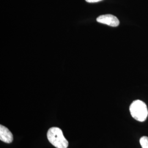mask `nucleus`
<instances>
[{"mask_svg": "<svg viewBox=\"0 0 148 148\" xmlns=\"http://www.w3.org/2000/svg\"><path fill=\"white\" fill-rule=\"evenodd\" d=\"M97 21L110 27H116L120 24L118 18L111 14H104L99 16L97 18Z\"/></svg>", "mask_w": 148, "mask_h": 148, "instance_id": "7ed1b4c3", "label": "nucleus"}, {"mask_svg": "<svg viewBox=\"0 0 148 148\" xmlns=\"http://www.w3.org/2000/svg\"><path fill=\"white\" fill-rule=\"evenodd\" d=\"M130 111L134 119L138 121H145L148 116V110L146 104L143 101H133L130 106Z\"/></svg>", "mask_w": 148, "mask_h": 148, "instance_id": "f03ea898", "label": "nucleus"}, {"mask_svg": "<svg viewBox=\"0 0 148 148\" xmlns=\"http://www.w3.org/2000/svg\"><path fill=\"white\" fill-rule=\"evenodd\" d=\"M0 140L6 143H12L13 140V136L11 131L1 125L0 126Z\"/></svg>", "mask_w": 148, "mask_h": 148, "instance_id": "20e7f679", "label": "nucleus"}, {"mask_svg": "<svg viewBox=\"0 0 148 148\" xmlns=\"http://www.w3.org/2000/svg\"><path fill=\"white\" fill-rule=\"evenodd\" d=\"M47 136L49 142L56 148H67L69 146L68 141L64 136L62 130L58 127L49 128Z\"/></svg>", "mask_w": 148, "mask_h": 148, "instance_id": "f257e3e1", "label": "nucleus"}, {"mask_svg": "<svg viewBox=\"0 0 148 148\" xmlns=\"http://www.w3.org/2000/svg\"><path fill=\"white\" fill-rule=\"evenodd\" d=\"M140 144L142 148H148V137L143 136L140 139Z\"/></svg>", "mask_w": 148, "mask_h": 148, "instance_id": "39448f33", "label": "nucleus"}, {"mask_svg": "<svg viewBox=\"0 0 148 148\" xmlns=\"http://www.w3.org/2000/svg\"><path fill=\"white\" fill-rule=\"evenodd\" d=\"M85 1L88 3H95V2H100L103 0H85Z\"/></svg>", "mask_w": 148, "mask_h": 148, "instance_id": "423d86ee", "label": "nucleus"}]
</instances>
